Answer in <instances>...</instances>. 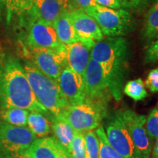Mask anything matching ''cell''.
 Returning a JSON list of instances; mask_svg holds the SVG:
<instances>
[{
  "mask_svg": "<svg viewBox=\"0 0 158 158\" xmlns=\"http://www.w3.org/2000/svg\"><path fill=\"white\" fill-rule=\"evenodd\" d=\"M103 125L110 145L124 158H142L136 149L120 110L108 114Z\"/></svg>",
  "mask_w": 158,
  "mask_h": 158,
  "instance_id": "obj_8",
  "label": "cell"
},
{
  "mask_svg": "<svg viewBox=\"0 0 158 158\" xmlns=\"http://www.w3.org/2000/svg\"><path fill=\"white\" fill-rule=\"evenodd\" d=\"M69 12L73 25L81 42L93 47L97 42L104 38L101 29L91 15L81 10Z\"/></svg>",
  "mask_w": 158,
  "mask_h": 158,
  "instance_id": "obj_12",
  "label": "cell"
},
{
  "mask_svg": "<svg viewBox=\"0 0 158 158\" xmlns=\"http://www.w3.org/2000/svg\"><path fill=\"white\" fill-rule=\"evenodd\" d=\"M123 9H141L145 7L149 0H121Z\"/></svg>",
  "mask_w": 158,
  "mask_h": 158,
  "instance_id": "obj_32",
  "label": "cell"
},
{
  "mask_svg": "<svg viewBox=\"0 0 158 158\" xmlns=\"http://www.w3.org/2000/svg\"><path fill=\"white\" fill-rule=\"evenodd\" d=\"M29 110L17 107H5L0 108L2 120L17 127H26Z\"/></svg>",
  "mask_w": 158,
  "mask_h": 158,
  "instance_id": "obj_21",
  "label": "cell"
},
{
  "mask_svg": "<svg viewBox=\"0 0 158 158\" xmlns=\"http://www.w3.org/2000/svg\"><path fill=\"white\" fill-rule=\"evenodd\" d=\"M23 68L38 102L51 115H62L70 104L63 95L56 81L40 72L28 59L24 61Z\"/></svg>",
  "mask_w": 158,
  "mask_h": 158,
  "instance_id": "obj_3",
  "label": "cell"
},
{
  "mask_svg": "<svg viewBox=\"0 0 158 158\" xmlns=\"http://www.w3.org/2000/svg\"><path fill=\"white\" fill-rule=\"evenodd\" d=\"M97 5L94 0H69L68 11L81 10L84 11L85 10L91 7Z\"/></svg>",
  "mask_w": 158,
  "mask_h": 158,
  "instance_id": "obj_30",
  "label": "cell"
},
{
  "mask_svg": "<svg viewBox=\"0 0 158 158\" xmlns=\"http://www.w3.org/2000/svg\"><path fill=\"white\" fill-rule=\"evenodd\" d=\"M23 48H56L64 44L59 41L53 24L30 15L18 35Z\"/></svg>",
  "mask_w": 158,
  "mask_h": 158,
  "instance_id": "obj_5",
  "label": "cell"
},
{
  "mask_svg": "<svg viewBox=\"0 0 158 158\" xmlns=\"http://www.w3.org/2000/svg\"><path fill=\"white\" fill-rule=\"evenodd\" d=\"M25 154L30 158H71L54 137L37 138Z\"/></svg>",
  "mask_w": 158,
  "mask_h": 158,
  "instance_id": "obj_14",
  "label": "cell"
},
{
  "mask_svg": "<svg viewBox=\"0 0 158 158\" xmlns=\"http://www.w3.org/2000/svg\"><path fill=\"white\" fill-rule=\"evenodd\" d=\"M5 107L50 114L37 100L21 61L8 52L0 54V108Z\"/></svg>",
  "mask_w": 158,
  "mask_h": 158,
  "instance_id": "obj_1",
  "label": "cell"
},
{
  "mask_svg": "<svg viewBox=\"0 0 158 158\" xmlns=\"http://www.w3.org/2000/svg\"><path fill=\"white\" fill-rule=\"evenodd\" d=\"M37 136L26 127H17L0 119V153L23 157Z\"/></svg>",
  "mask_w": 158,
  "mask_h": 158,
  "instance_id": "obj_9",
  "label": "cell"
},
{
  "mask_svg": "<svg viewBox=\"0 0 158 158\" xmlns=\"http://www.w3.org/2000/svg\"><path fill=\"white\" fill-rule=\"evenodd\" d=\"M145 86L153 93L158 92V67L149 73L146 79Z\"/></svg>",
  "mask_w": 158,
  "mask_h": 158,
  "instance_id": "obj_31",
  "label": "cell"
},
{
  "mask_svg": "<svg viewBox=\"0 0 158 158\" xmlns=\"http://www.w3.org/2000/svg\"><path fill=\"white\" fill-rule=\"evenodd\" d=\"M0 23L17 32L19 23L18 0H0Z\"/></svg>",
  "mask_w": 158,
  "mask_h": 158,
  "instance_id": "obj_19",
  "label": "cell"
},
{
  "mask_svg": "<svg viewBox=\"0 0 158 158\" xmlns=\"http://www.w3.org/2000/svg\"><path fill=\"white\" fill-rule=\"evenodd\" d=\"M122 117L142 158H149L152 152V139L146 128L147 117L133 110H120Z\"/></svg>",
  "mask_w": 158,
  "mask_h": 158,
  "instance_id": "obj_11",
  "label": "cell"
},
{
  "mask_svg": "<svg viewBox=\"0 0 158 158\" xmlns=\"http://www.w3.org/2000/svg\"><path fill=\"white\" fill-rule=\"evenodd\" d=\"M97 5L110 9H123L121 0H94Z\"/></svg>",
  "mask_w": 158,
  "mask_h": 158,
  "instance_id": "obj_33",
  "label": "cell"
},
{
  "mask_svg": "<svg viewBox=\"0 0 158 158\" xmlns=\"http://www.w3.org/2000/svg\"><path fill=\"white\" fill-rule=\"evenodd\" d=\"M48 116L51 122L54 137L69 153L76 130L62 116H55L51 114Z\"/></svg>",
  "mask_w": 158,
  "mask_h": 158,
  "instance_id": "obj_17",
  "label": "cell"
},
{
  "mask_svg": "<svg viewBox=\"0 0 158 158\" xmlns=\"http://www.w3.org/2000/svg\"><path fill=\"white\" fill-rule=\"evenodd\" d=\"M158 37V1L154 4L145 15L143 37L147 40H153Z\"/></svg>",
  "mask_w": 158,
  "mask_h": 158,
  "instance_id": "obj_22",
  "label": "cell"
},
{
  "mask_svg": "<svg viewBox=\"0 0 158 158\" xmlns=\"http://www.w3.org/2000/svg\"><path fill=\"white\" fill-rule=\"evenodd\" d=\"M33 0H18V12H19V23H18L17 35L21 27L28 19L32 7Z\"/></svg>",
  "mask_w": 158,
  "mask_h": 158,
  "instance_id": "obj_27",
  "label": "cell"
},
{
  "mask_svg": "<svg viewBox=\"0 0 158 158\" xmlns=\"http://www.w3.org/2000/svg\"><path fill=\"white\" fill-rule=\"evenodd\" d=\"M146 128L151 139H155L158 136V104L151 110L147 118Z\"/></svg>",
  "mask_w": 158,
  "mask_h": 158,
  "instance_id": "obj_28",
  "label": "cell"
},
{
  "mask_svg": "<svg viewBox=\"0 0 158 158\" xmlns=\"http://www.w3.org/2000/svg\"><path fill=\"white\" fill-rule=\"evenodd\" d=\"M122 92L124 94L132 98L135 102L143 100L148 96V93L145 88V84L141 78L128 81L124 86Z\"/></svg>",
  "mask_w": 158,
  "mask_h": 158,
  "instance_id": "obj_24",
  "label": "cell"
},
{
  "mask_svg": "<svg viewBox=\"0 0 158 158\" xmlns=\"http://www.w3.org/2000/svg\"><path fill=\"white\" fill-rule=\"evenodd\" d=\"M69 154L71 158H86V144L84 133L76 130Z\"/></svg>",
  "mask_w": 158,
  "mask_h": 158,
  "instance_id": "obj_26",
  "label": "cell"
},
{
  "mask_svg": "<svg viewBox=\"0 0 158 158\" xmlns=\"http://www.w3.org/2000/svg\"><path fill=\"white\" fill-rule=\"evenodd\" d=\"M84 137L86 144V158H99V141L95 131L84 132Z\"/></svg>",
  "mask_w": 158,
  "mask_h": 158,
  "instance_id": "obj_25",
  "label": "cell"
},
{
  "mask_svg": "<svg viewBox=\"0 0 158 158\" xmlns=\"http://www.w3.org/2000/svg\"><path fill=\"white\" fill-rule=\"evenodd\" d=\"M23 158H30V157H29V156L28 155H26V154H25V155H23V157H22Z\"/></svg>",
  "mask_w": 158,
  "mask_h": 158,
  "instance_id": "obj_37",
  "label": "cell"
},
{
  "mask_svg": "<svg viewBox=\"0 0 158 158\" xmlns=\"http://www.w3.org/2000/svg\"><path fill=\"white\" fill-rule=\"evenodd\" d=\"M156 142L155 144V147L153 149V157H158V136L155 138Z\"/></svg>",
  "mask_w": 158,
  "mask_h": 158,
  "instance_id": "obj_34",
  "label": "cell"
},
{
  "mask_svg": "<svg viewBox=\"0 0 158 158\" xmlns=\"http://www.w3.org/2000/svg\"><path fill=\"white\" fill-rule=\"evenodd\" d=\"M27 125L29 130L37 138H45L51 132L50 120L44 114L36 111H31L27 118Z\"/></svg>",
  "mask_w": 158,
  "mask_h": 158,
  "instance_id": "obj_20",
  "label": "cell"
},
{
  "mask_svg": "<svg viewBox=\"0 0 158 158\" xmlns=\"http://www.w3.org/2000/svg\"><path fill=\"white\" fill-rule=\"evenodd\" d=\"M155 1H158V0H155Z\"/></svg>",
  "mask_w": 158,
  "mask_h": 158,
  "instance_id": "obj_38",
  "label": "cell"
},
{
  "mask_svg": "<svg viewBox=\"0 0 158 158\" xmlns=\"http://www.w3.org/2000/svg\"><path fill=\"white\" fill-rule=\"evenodd\" d=\"M23 55L43 74L57 82L62 70L68 64L65 45L56 48H27Z\"/></svg>",
  "mask_w": 158,
  "mask_h": 158,
  "instance_id": "obj_7",
  "label": "cell"
},
{
  "mask_svg": "<svg viewBox=\"0 0 158 158\" xmlns=\"http://www.w3.org/2000/svg\"><path fill=\"white\" fill-rule=\"evenodd\" d=\"M67 10L58 0H33L29 15L53 24L63 12Z\"/></svg>",
  "mask_w": 158,
  "mask_h": 158,
  "instance_id": "obj_16",
  "label": "cell"
},
{
  "mask_svg": "<svg viewBox=\"0 0 158 158\" xmlns=\"http://www.w3.org/2000/svg\"><path fill=\"white\" fill-rule=\"evenodd\" d=\"M129 55L128 43L122 37L103 38L91 50L90 58L101 66L110 95L117 102L122 98Z\"/></svg>",
  "mask_w": 158,
  "mask_h": 158,
  "instance_id": "obj_2",
  "label": "cell"
},
{
  "mask_svg": "<svg viewBox=\"0 0 158 158\" xmlns=\"http://www.w3.org/2000/svg\"><path fill=\"white\" fill-rule=\"evenodd\" d=\"M53 26L59 41L62 44L70 45L80 41L73 25L70 13L68 10L63 12L54 21Z\"/></svg>",
  "mask_w": 158,
  "mask_h": 158,
  "instance_id": "obj_18",
  "label": "cell"
},
{
  "mask_svg": "<svg viewBox=\"0 0 158 158\" xmlns=\"http://www.w3.org/2000/svg\"><path fill=\"white\" fill-rule=\"evenodd\" d=\"M155 158H158V157H155Z\"/></svg>",
  "mask_w": 158,
  "mask_h": 158,
  "instance_id": "obj_39",
  "label": "cell"
},
{
  "mask_svg": "<svg viewBox=\"0 0 158 158\" xmlns=\"http://www.w3.org/2000/svg\"><path fill=\"white\" fill-rule=\"evenodd\" d=\"M84 83L86 99L108 109L111 97L109 89L101 66L91 58L85 70Z\"/></svg>",
  "mask_w": 158,
  "mask_h": 158,
  "instance_id": "obj_10",
  "label": "cell"
},
{
  "mask_svg": "<svg viewBox=\"0 0 158 158\" xmlns=\"http://www.w3.org/2000/svg\"><path fill=\"white\" fill-rule=\"evenodd\" d=\"M144 62L147 64H153L158 62V37L153 40L146 51Z\"/></svg>",
  "mask_w": 158,
  "mask_h": 158,
  "instance_id": "obj_29",
  "label": "cell"
},
{
  "mask_svg": "<svg viewBox=\"0 0 158 158\" xmlns=\"http://www.w3.org/2000/svg\"><path fill=\"white\" fill-rule=\"evenodd\" d=\"M57 84L70 106L81 104L86 100L84 78L68 65L62 70Z\"/></svg>",
  "mask_w": 158,
  "mask_h": 158,
  "instance_id": "obj_13",
  "label": "cell"
},
{
  "mask_svg": "<svg viewBox=\"0 0 158 158\" xmlns=\"http://www.w3.org/2000/svg\"><path fill=\"white\" fill-rule=\"evenodd\" d=\"M108 115V109L86 99L81 104L70 106L62 116L76 131L97 129Z\"/></svg>",
  "mask_w": 158,
  "mask_h": 158,
  "instance_id": "obj_6",
  "label": "cell"
},
{
  "mask_svg": "<svg viewBox=\"0 0 158 158\" xmlns=\"http://www.w3.org/2000/svg\"><path fill=\"white\" fill-rule=\"evenodd\" d=\"M0 158H23L22 157H15V156L5 155V154L0 153Z\"/></svg>",
  "mask_w": 158,
  "mask_h": 158,
  "instance_id": "obj_36",
  "label": "cell"
},
{
  "mask_svg": "<svg viewBox=\"0 0 158 158\" xmlns=\"http://www.w3.org/2000/svg\"><path fill=\"white\" fill-rule=\"evenodd\" d=\"M99 141V158H124L110 145L102 124L95 130Z\"/></svg>",
  "mask_w": 158,
  "mask_h": 158,
  "instance_id": "obj_23",
  "label": "cell"
},
{
  "mask_svg": "<svg viewBox=\"0 0 158 158\" xmlns=\"http://www.w3.org/2000/svg\"><path fill=\"white\" fill-rule=\"evenodd\" d=\"M58 1L60 2L61 5L63 6V7H64L65 10H68V5H69V0H58Z\"/></svg>",
  "mask_w": 158,
  "mask_h": 158,
  "instance_id": "obj_35",
  "label": "cell"
},
{
  "mask_svg": "<svg viewBox=\"0 0 158 158\" xmlns=\"http://www.w3.org/2000/svg\"><path fill=\"white\" fill-rule=\"evenodd\" d=\"M65 47L68 66L84 78L92 47L81 41L65 45Z\"/></svg>",
  "mask_w": 158,
  "mask_h": 158,
  "instance_id": "obj_15",
  "label": "cell"
},
{
  "mask_svg": "<svg viewBox=\"0 0 158 158\" xmlns=\"http://www.w3.org/2000/svg\"><path fill=\"white\" fill-rule=\"evenodd\" d=\"M84 12L95 20L102 34L107 37H122L134 27L133 18L125 9L115 10L95 5Z\"/></svg>",
  "mask_w": 158,
  "mask_h": 158,
  "instance_id": "obj_4",
  "label": "cell"
}]
</instances>
